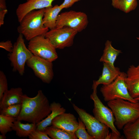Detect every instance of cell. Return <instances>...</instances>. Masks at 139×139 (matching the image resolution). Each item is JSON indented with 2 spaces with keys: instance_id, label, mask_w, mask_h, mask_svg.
Instances as JSON below:
<instances>
[{
  "instance_id": "obj_12",
  "label": "cell",
  "mask_w": 139,
  "mask_h": 139,
  "mask_svg": "<svg viewBox=\"0 0 139 139\" xmlns=\"http://www.w3.org/2000/svg\"><path fill=\"white\" fill-rule=\"evenodd\" d=\"M54 0H27L25 2L20 4L16 10L18 22H20L24 16L31 11L52 6V3Z\"/></svg>"
},
{
  "instance_id": "obj_29",
  "label": "cell",
  "mask_w": 139,
  "mask_h": 139,
  "mask_svg": "<svg viewBox=\"0 0 139 139\" xmlns=\"http://www.w3.org/2000/svg\"><path fill=\"white\" fill-rule=\"evenodd\" d=\"M13 45L11 41L8 40L0 42V47L4 49L9 52H11L13 50Z\"/></svg>"
},
{
  "instance_id": "obj_34",
  "label": "cell",
  "mask_w": 139,
  "mask_h": 139,
  "mask_svg": "<svg viewBox=\"0 0 139 139\" xmlns=\"http://www.w3.org/2000/svg\"><path fill=\"white\" fill-rule=\"evenodd\" d=\"M136 38L139 41V37H137ZM137 67L139 69V64L137 66Z\"/></svg>"
},
{
  "instance_id": "obj_16",
  "label": "cell",
  "mask_w": 139,
  "mask_h": 139,
  "mask_svg": "<svg viewBox=\"0 0 139 139\" xmlns=\"http://www.w3.org/2000/svg\"><path fill=\"white\" fill-rule=\"evenodd\" d=\"M121 72L117 67H112L103 63L102 73L98 79L93 82L97 86L100 84L107 85L113 82L121 74Z\"/></svg>"
},
{
  "instance_id": "obj_24",
  "label": "cell",
  "mask_w": 139,
  "mask_h": 139,
  "mask_svg": "<svg viewBox=\"0 0 139 139\" xmlns=\"http://www.w3.org/2000/svg\"><path fill=\"white\" fill-rule=\"evenodd\" d=\"M16 118L0 115V132L1 134L6 135L12 131V128Z\"/></svg>"
},
{
  "instance_id": "obj_25",
  "label": "cell",
  "mask_w": 139,
  "mask_h": 139,
  "mask_svg": "<svg viewBox=\"0 0 139 139\" xmlns=\"http://www.w3.org/2000/svg\"><path fill=\"white\" fill-rule=\"evenodd\" d=\"M21 107V103L9 106L0 110V114L16 118L20 112Z\"/></svg>"
},
{
  "instance_id": "obj_33",
  "label": "cell",
  "mask_w": 139,
  "mask_h": 139,
  "mask_svg": "<svg viewBox=\"0 0 139 139\" xmlns=\"http://www.w3.org/2000/svg\"><path fill=\"white\" fill-rule=\"evenodd\" d=\"M6 138L5 135L2 134L0 135V139H5Z\"/></svg>"
},
{
  "instance_id": "obj_11",
  "label": "cell",
  "mask_w": 139,
  "mask_h": 139,
  "mask_svg": "<svg viewBox=\"0 0 139 139\" xmlns=\"http://www.w3.org/2000/svg\"><path fill=\"white\" fill-rule=\"evenodd\" d=\"M52 62L33 56L27 61L28 66L43 82L50 83L54 76Z\"/></svg>"
},
{
  "instance_id": "obj_5",
  "label": "cell",
  "mask_w": 139,
  "mask_h": 139,
  "mask_svg": "<svg viewBox=\"0 0 139 139\" xmlns=\"http://www.w3.org/2000/svg\"><path fill=\"white\" fill-rule=\"evenodd\" d=\"M126 76V73L121 72L112 82L101 86L100 91L105 101L121 99L133 102H138L129 94L125 81Z\"/></svg>"
},
{
  "instance_id": "obj_10",
  "label": "cell",
  "mask_w": 139,
  "mask_h": 139,
  "mask_svg": "<svg viewBox=\"0 0 139 139\" xmlns=\"http://www.w3.org/2000/svg\"><path fill=\"white\" fill-rule=\"evenodd\" d=\"M88 23V16L85 13L71 10L59 14L56 27H68L79 32L86 28Z\"/></svg>"
},
{
  "instance_id": "obj_15",
  "label": "cell",
  "mask_w": 139,
  "mask_h": 139,
  "mask_svg": "<svg viewBox=\"0 0 139 139\" xmlns=\"http://www.w3.org/2000/svg\"><path fill=\"white\" fill-rule=\"evenodd\" d=\"M23 94L22 89L20 87L8 90L0 100V110L11 105L21 103Z\"/></svg>"
},
{
  "instance_id": "obj_6",
  "label": "cell",
  "mask_w": 139,
  "mask_h": 139,
  "mask_svg": "<svg viewBox=\"0 0 139 139\" xmlns=\"http://www.w3.org/2000/svg\"><path fill=\"white\" fill-rule=\"evenodd\" d=\"M74 109L84 124L88 133L94 139H110L109 127L98 120L84 109L73 104Z\"/></svg>"
},
{
  "instance_id": "obj_35",
  "label": "cell",
  "mask_w": 139,
  "mask_h": 139,
  "mask_svg": "<svg viewBox=\"0 0 139 139\" xmlns=\"http://www.w3.org/2000/svg\"><path fill=\"white\" fill-rule=\"evenodd\" d=\"M135 99L139 102V97L135 98Z\"/></svg>"
},
{
  "instance_id": "obj_20",
  "label": "cell",
  "mask_w": 139,
  "mask_h": 139,
  "mask_svg": "<svg viewBox=\"0 0 139 139\" xmlns=\"http://www.w3.org/2000/svg\"><path fill=\"white\" fill-rule=\"evenodd\" d=\"M37 124L33 123L23 124L21 121L16 120L14 123L12 130L15 131L17 136L20 137H27L33 131L36 130Z\"/></svg>"
},
{
  "instance_id": "obj_28",
  "label": "cell",
  "mask_w": 139,
  "mask_h": 139,
  "mask_svg": "<svg viewBox=\"0 0 139 139\" xmlns=\"http://www.w3.org/2000/svg\"><path fill=\"white\" fill-rule=\"evenodd\" d=\"M30 139H51L44 131L35 130L32 132L28 136Z\"/></svg>"
},
{
  "instance_id": "obj_19",
  "label": "cell",
  "mask_w": 139,
  "mask_h": 139,
  "mask_svg": "<svg viewBox=\"0 0 139 139\" xmlns=\"http://www.w3.org/2000/svg\"><path fill=\"white\" fill-rule=\"evenodd\" d=\"M111 41H106L105 44V47L103 54L100 61L105 63L109 65L114 67V63L117 57L121 53V50L116 49L112 46Z\"/></svg>"
},
{
  "instance_id": "obj_31",
  "label": "cell",
  "mask_w": 139,
  "mask_h": 139,
  "mask_svg": "<svg viewBox=\"0 0 139 139\" xmlns=\"http://www.w3.org/2000/svg\"><path fill=\"white\" fill-rule=\"evenodd\" d=\"M7 12V10L0 11V26L4 23V18L5 15Z\"/></svg>"
},
{
  "instance_id": "obj_27",
  "label": "cell",
  "mask_w": 139,
  "mask_h": 139,
  "mask_svg": "<svg viewBox=\"0 0 139 139\" xmlns=\"http://www.w3.org/2000/svg\"><path fill=\"white\" fill-rule=\"evenodd\" d=\"M8 90L7 80L3 72L0 71V100L4 93Z\"/></svg>"
},
{
  "instance_id": "obj_23",
  "label": "cell",
  "mask_w": 139,
  "mask_h": 139,
  "mask_svg": "<svg viewBox=\"0 0 139 139\" xmlns=\"http://www.w3.org/2000/svg\"><path fill=\"white\" fill-rule=\"evenodd\" d=\"M122 129L127 139H139V118L126 124Z\"/></svg>"
},
{
  "instance_id": "obj_1",
  "label": "cell",
  "mask_w": 139,
  "mask_h": 139,
  "mask_svg": "<svg viewBox=\"0 0 139 139\" xmlns=\"http://www.w3.org/2000/svg\"><path fill=\"white\" fill-rule=\"evenodd\" d=\"M21 104V111L16 118L17 120L37 124L51 112L49 100L41 90H38L37 95L33 97L23 94Z\"/></svg>"
},
{
  "instance_id": "obj_8",
  "label": "cell",
  "mask_w": 139,
  "mask_h": 139,
  "mask_svg": "<svg viewBox=\"0 0 139 139\" xmlns=\"http://www.w3.org/2000/svg\"><path fill=\"white\" fill-rule=\"evenodd\" d=\"M28 48L34 55L53 62L58 55L56 49L44 35L38 36L29 41Z\"/></svg>"
},
{
  "instance_id": "obj_30",
  "label": "cell",
  "mask_w": 139,
  "mask_h": 139,
  "mask_svg": "<svg viewBox=\"0 0 139 139\" xmlns=\"http://www.w3.org/2000/svg\"><path fill=\"white\" fill-rule=\"evenodd\" d=\"M81 0H64L63 3L59 5L63 9L71 7L75 3Z\"/></svg>"
},
{
  "instance_id": "obj_4",
  "label": "cell",
  "mask_w": 139,
  "mask_h": 139,
  "mask_svg": "<svg viewBox=\"0 0 139 139\" xmlns=\"http://www.w3.org/2000/svg\"><path fill=\"white\" fill-rule=\"evenodd\" d=\"M98 86L93 82V91L90 97L93 102V112L94 116L101 123L109 127L111 130L112 136L115 139H121L120 133L115 126V118L112 111L103 104L97 95Z\"/></svg>"
},
{
  "instance_id": "obj_9",
  "label": "cell",
  "mask_w": 139,
  "mask_h": 139,
  "mask_svg": "<svg viewBox=\"0 0 139 139\" xmlns=\"http://www.w3.org/2000/svg\"><path fill=\"white\" fill-rule=\"evenodd\" d=\"M78 33L69 27H56L49 30L45 36L56 49H63L73 45L74 38Z\"/></svg>"
},
{
  "instance_id": "obj_13",
  "label": "cell",
  "mask_w": 139,
  "mask_h": 139,
  "mask_svg": "<svg viewBox=\"0 0 139 139\" xmlns=\"http://www.w3.org/2000/svg\"><path fill=\"white\" fill-rule=\"evenodd\" d=\"M52 125L68 132L75 134L78 127L79 122L73 114L65 112L56 116L53 120Z\"/></svg>"
},
{
  "instance_id": "obj_18",
  "label": "cell",
  "mask_w": 139,
  "mask_h": 139,
  "mask_svg": "<svg viewBox=\"0 0 139 139\" xmlns=\"http://www.w3.org/2000/svg\"><path fill=\"white\" fill-rule=\"evenodd\" d=\"M62 10L57 4L45 8L43 18L44 25L50 30L56 27L58 17Z\"/></svg>"
},
{
  "instance_id": "obj_14",
  "label": "cell",
  "mask_w": 139,
  "mask_h": 139,
  "mask_svg": "<svg viewBox=\"0 0 139 139\" xmlns=\"http://www.w3.org/2000/svg\"><path fill=\"white\" fill-rule=\"evenodd\" d=\"M126 74L125 81L129 94L134 99L139 97V69L131 65Z\"/></svg>"
},
{
  "instance_id": "obj_32",
  "label": "cell",
  "mask_w": 139,
  "mask_h": 139,
  "mask_svg": "<svg viewBox=\"0 0 139 139\" xmlns=\"http://www.w3.org/2000/svg\"><path fill=\"white\" fill-rule=\"evenodd\" d=\"M6 0H0V11L7 10Z\"/></svg>"
},
{
  "instance_id": "obj_3",
  "label": "cell",
  "mask_w": 139,
  "mask_h": 139,
  "mask_svg": "<svg viewBox=\"0 0 139 139\" xmlns=\"http://www.w3.org/2000/svg\"><path fill=\"white\" fill-rule=\"evenodd\" d=\"M44 8L31 11L24 16L19 22L18 31L27 40L29 41L38 36H45L49 30L43 23Z\"/></svg>"
},
{
  "instance_id": "obj_22",
  "label": "cell",
  "mask_w": 139,
  "mask_h": 139,
  "mask_svg": "<svg viewBox=\"0 0 139 139\" xmlns=\"http://www.w3.org/2000/svg\"><path fill=\"white\" fill-rule=\"evenodd\" d=\"M112 6L126 13L134 10L138 5L137 0H112Z\"/></svg>"
},
{
  "instance_id": "obj_7",
  "label": "cell",
  "mask_w": 139,
  "mask_h": 139,
  "mask_svg": "<svg viewBox=\"0 0 139 139\" xmlns=\"http://www.w3.org/2000/svg\"><path fill=\"white\" fill-rule=\"evenodd\" d=\"M33 56L26 46L23 36L19 34L13 45L12 51L8 55L13 70L18 72L21 75H23L24 73L25 63Z\"/></svg>"
},
{
  "instance_id": "obj_17",
  "label": "cell",
  "mask_w": 139,
  "mask_h": 139,
  "mask_svg": "<svg viewBox=\"0 0 139 139\" xmlns=\"http://www.w3.org/2000/svg\"><path fill=\"white\" fill-rule=\"evenodd\" d=\"M50 107L51 112L37 124L36 130L44 131L46 127L52 125L53 120L56 116L66 112V109L59 103L53 102L50 104Z\"/></svg>"
},
{
  "instance_id": "obj_21",
  "label": "cell",
  "mask_w": 139,
  "mask_h": 139,
  "mask_svg": "<svg viewBox=\"0 0 139 139\" xmlns=\"http://www.w3.org/2000/svg\"><path fill=\"white\" fill-rule=\"evenodd\" d=\"M44 131L53 139H77L75 134L68 132L51 125L46 128Z\"/></svg>"
},
{
  "instance_id": "obj_26",
  "label": "cell",
  "mask_w": 139,
  "mask_h": 139,
  "mask_svg": "<svg viewBox=\"0 0 139 139\" xmlns=\"http://www.w3.org/2000/svg\"><path fill=\"white\" fill-rule=\"evenodd\" d=\"M78 121V126L75 132L77 138L79 139H94L86 131L84 124L79 117Z\"/></svg>"
},
{
  "instance_id": "obj_2",
  "label": "cell",
  "mask_w": 139,
  "mask_h": 139,
  "mask_svg": "<svg viewBox=\"0 0 139 139\" xmlns=\"http://www.w3.org/2000/svg\"><path fill=\"white\" fill-rule=\"evenodd\" d=\"M107 104L114 116L115 125L119 129L139 118V102L117 99L108 102Z\"/></svg>"
}]
</instances>
